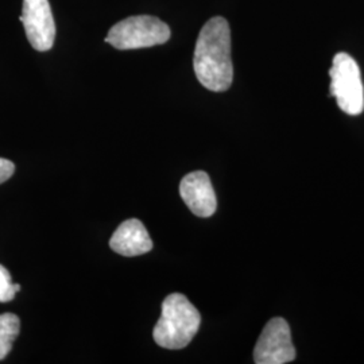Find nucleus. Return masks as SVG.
<instances>
[{
	"label": "nucleus",
	"mask_w": 364,
	"mask_h": 364,
	"mask_svg": "<svg viewBox=\"0 0 364 364\" xmlns=\"http://www.w3.org/2000/svg\"><path fill=\"white\" fill-rule=\"evenodd\" d=\"M196 77L212 92H225L234 81L231 28L227 19L215 16L203 26L196 43Z\"/></svg>",
	"instance_id": "nucleus-1"
},
{
	"label": "nucleus",
	"mask_w": 364,
	"mask_h": 364,
	"mask_svg": "<svg viewBox=\"0 0 364 364\" xmlns=\"http://www.w3.org/2000/svg\"><path fill=\"white\" fill-rule=\"evenodd\" d=\"M200 324L201 316L195 305L181 293H173L162 302L153 338L162 348L182 350L193 340Z\"/></svg>",
	"instance_id": "nucleus-2"
},
{
	"label": "nucleus",
	"mask_w": 364,
	"mask_h": 364,
	"mask_svg": "<svg viewBox=\"0 0 364 364\" xmlns=\"http://www.w3.org/2000/svg\"><path fill=\"white\" fill-rule=\"evenodd\" d=\"M170 36V27L156 16L136 15L111 27L105 42L119 50H132L164 45Z\"/></svg>",
	"instance_id": "nucleus-3"
},
{
	"label": "nucleus",
	"mask_w": 364,
	"mask_h": 364,
	"mask_svg": "<svg viewBox=\"0 0 364 364\" xmlns=\"http://www.w3.org/2000/svg\"><path fill=\"white\" fill-rule=\"evenodd\" d=\"M331 95L336 99L338 108L352 117L360 115L364 109V87L358 63L347 53H338L329 70Z\"/></svg>",
	"instance_id": "nucleus-4"
},
{
	"label": "nucleus",
	"mask_w": 364,
	"mask_h": 364,
	"mask_svg": "<svg viewBox=\"0 0 364 364\" xmlns=\"http://www.w3.org/2000/svg\"><path fill=\"white\" fill-rule=\"evenodd\" d=\"M296 348L291 343L290 326L281 317L272 318L260 333L254 350L257 364H285L293 362Z\"/></svg>",
	"instance_id": "nucleus-5"
},
{
	"label": "nucleus",
	"mask_w": 364,
	"mask_h": 364,
	"mask_svg": "<svg viewBox=\"0 0 364 364\" xmlns=\"http://www.w3.org/2000/svg\"><path fill=\"white\" fill-rule=\"evenodd\" d=\"M21 22L26 37L37 52H48L54 45L55 23L49 0H23Z\"/></svg>",
	"instance_id": "nucleus-6"
},
{
	"label": "nucleus",
	"mask_w": 364,
	"mask_h": 364,
	"mask_svg": "<svg viewBox=\"0 0 364 364\" xmlns=\"http://www.w3.org/2000/svg\"><path fill=\"white\" fill-rule=\"evenodd\" d=\"M180 195L186 207L198 218H210L216 212V193L205 171L186 174L180 183Z\"/></svg>",
	"instance_id": "nucleus-7"
},
{
	"label": "nucleus",
	"mask_w": 364,
	"mask_h": 364,
	"mask_svg": "<svg viewBox=\"0 0 364 364\" xmlns=\"http://www.w3.org/2000/svg\"><path fill=\"white\" fill-rule=\"evenodd\" d=\"M111 248L123 257H138L151 251L153 240L142 221L130 219L117 227L109 240Z\"/></svg>",
	"instance_id": "nucleus-8"
},
{
	"label": "nucleus",
	"mask_w": 364,
	"mask_h": 364,
	"mask_svg": "<svg viewBox=\"0 0 364 364\" xmlns=\"http://www.w3.org/2000/svg\"><path fill=\"white\" fill-rule=\"evenodd\" d=\"M21 331V320L13 313L0 314V360L6 359Z\"/></svg>",
	"instance_id": "nucleus-9"
},
{
	"label": "nucleus",
	"mask_w": 364,
	"mask_h": 364,
	"mask_svg": "<svg viewBox=\"0 0 364 364\" xmlns=\"http://www.w3.org/2000/svg\"><path fill=\"white\" fill-rule=\"evenodd\" d=\"M21 290V285L14 284L9 270L0 264V302H10Z\"/></svg>",
	"instance_id": "nucleus-10"
},
{
	"label": "nucleus",
	"mask_w": 364,
	"mask_h": 364,
	"mask_svg": "<svg viewBox=\"0 0 364 364\" xmlns=\"http://www.w3.org/2000/svg\"><path fill=\"white\" fill-rule=\"evenodd\" d=\"M14 171H15V165L13 162L6 158H0V183L10 180Z\"/></svg>",
	"instance_id": "nucleus-11"
}]
</instances>
